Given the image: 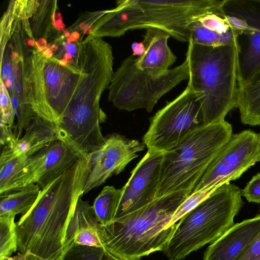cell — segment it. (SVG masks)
Here are the masks:
<instances>
[{
  "label": "cell",
  "mask_w": 260,
  "mask_h": 260,
  "mask_svg": "<svg viewBox=\"0 0 260 260\" xmlns=\"http://www.w3.org/2000/svg\"><path fill=\"white\" fill-rule=\"evenodd\" d=\"M90 169L81 157L41 189L31 208L16 222L17 251L25 260H62L68 225Z\"/></svg>",
  "instance_id": "cell-1"
},
{
  "label": "cell",
  "mask_w": 260,
  "mask_h": 260,
  "mask_svg": "<svg viewBox=\"0 0 260 260\" xmlns=\"http://www.w3.org/2000/svg\"><path fill=\"white\" fill-rule=\"evenodd\" d=\"M239 38L216 47L188 42L185 58L189 70L188 84L201 104L204 125L224 120L230 111L237 107Z\"/></svg>",
  "instance_id": "cell-2"
},
{
  "label": "cell",
  "mask_w": 260,
  "mask_h": 260,
  "mask_svg": "<svg viewBox=\"0 0 260 260\" xmlns=\"http://www.w3.org/2000/svg\"><path fill=\"white\" fill-rule=\"evenodd\" d=\"M189 196L185 190L169 193L110 224L101 225L102 247L119 260H141L154 252L162 251L177 222L165 229Z\"/></svg>",
  "instance_id": "cell-3"
},
{
  "label": "cell",
  "mask_w": 260,
  "mask_h": 260,
  "mask_svg": "<svg viewBox=\"0 0 260 260\" xmlns=\"http://www.w3.org/2000/svg\"><path fill=\"white\" fill-rule=\"evenodd\" d=\"M241 191L234 184L224 183L180 218L162 251L168 260L184 259L230 229L244 205Z\"/></svg>",
  "instance_id": "cell-4"
},
{
  "label": "cell",
  "mask_w": 260,
  "mask_h": 260,
  "mask_svg": "<svg viewBox=\"0 0 260 260\" xmlns=\"http://www.w3.org/2000/svg\"><path fill=\"white\" fill-rule=\"evenodd\" d=\"M232 135V125L224 120L203 126L165 152L155 199L180 190L190 194Z\"/></svg>",
  "instance_id": "cell-5"
},
{
  "label": "cell",
  "mask_w": 260,
  "mask_h": 260,
  "mask_svg": "<svg viewBox=\"0 0 260 260\" xmlns=\"http://www.w3.org/2000/svg\"><path fill=\"white\" fill-rule=\"evenodd\" d=\"M26 95L38 117L57 127L71 100L80 70L76 60L62 65L54 57H46L38 51L27 61Z\"/></svg>",
  "instance_id": "cell-6"
},
{
  "label": "cell",
  "mask_w": 260,
  "mask_h": 260,
  "mask_svg": "<svg viewBox=\"0 0 260 260\" xmlns=\"http://www.w3.org/2000/svg\"><path fill=\"white\" fill-rule=\"evenodd\" d=\"M132 54L114 72L109 85L108 100L120 110L144 109L150 112L158 101L183 81L188 79L185 59L180 65L156 75L139 69Z\"/></svg>",
  "instance_id": "cell-7"
},
{
  "label": "cell",
  "mask_w": 260,
  "mask_h": 260,
  "mask_svg": "<svg viewBox=\"0 0 260 260\" xmlns=\"http://www.w3.org/2000/svg\"><path fill=\"white\" fill-rule=\"evenodd\" d=\"M203 124L201 104L189 84L150 119L142 138L148 149L166 152Z\"/></svg>",
  "instance_id": "cell-8"
},
{
  "label": "cell",
  "mask_w": 260,
  "mask_h": 260,
  "mask_svg": "<svg viewBox=\"0 0 260 260\" xmlns=\"http://www.w3.org/2000/svg\"><path fill=\"white\" fill-rule=\"evenodd\" d=\"M226 0H134L140 11V29L155 27L180 42H188L189 26L201 17H224Z\"/></svg>",
  "instance_id": "cell-9"
},
{
  "label": "cell",
  "mask_w": 260,
  "mask_h": 260,
  "mask_svg": "<svg viewBox=\"0 0 260 260\" xmlns=\"http://www.w3.org/2000/svg\"><path fill=\"white\" fill-rule=\"evenodd\" d=\"M259 161L258 134L245 130L232 135L208 165L189 196L216 184L236 180Z\"/></svg>",
  "instance_id": "cell-10"
},
{
  "label": "cell",
  "mask_w": 260,
  "mask_h": 260,
  "mask_svg": "<svg viewBox=\"0 0 260 260\" xmlns=\"http://www.w3.org/2000/svg\"><path fill=\"white\" fill-rule=\"evenodd\" d=\"M82 157L65 141L55 140L27 158L10 190L32 184L42 189Z\"/></svg>",
  "instance_id": "cell-11"
},
{
  "label": "cell",
  "mask_w": 260,
  "mask_h": 260,
  "mask_svg": "<svg viewBox=\"0 0 260 260\" xmlns=\"http://www.w3.org/2000/svg\"><path fill=\"white\" fill-rule=\"evenodd\" d=\"M164 153L148 149L133 170L128 181L122 187L123 193L114 222L155 199Z\"/></svg>",
  "instance_id": "cell-12"
},
{
  "label": "cell",
  "mask_w": 260,
  "mask_h": 260,
  "mask_svg": "<svg viewBox=\"0 0 260 260\" xmlns=\"http://www.w3.org/2000/svg\"><path fill=\"white\" fill-rule=\"evenodd\" d=\"M223 10L248 26L242 33L246 42L239 55L238 85L251 83L260 78V1L226 0Z\"/></svg>",
  "instance_id": "cell-13"
},
{
  "label": "cell",
  "mask_w": 260,
  "mask_h": 260,
  "mask_svg": "<svg viewBox=\"0 0 260 260\" xmlns=\"http://www.w3.org/2000/svg\"><path fill=\"white\" fill-rule=\"evenodd\" d=\"M145 145L136 140L118 135L106 138L104 145L89 156L90 172L83 189L84 193L104 183L113 175L119 174Z\"/></svg>",
  "instance_id": "cell-14"
},
{
  "label": "cell",
  "mask_w": 260,
  "mask_h": 260,
  "mask_svg": "<svg viewBox=\"0 0 260 260\" xmlns=\"http://www.w3.org/2000/svg\"><path fill=\"white\" fill-rule=\"evenodd\" d=\"M260 232V214L234 224L213 242L204 253L203 260H237Z\"/></svg>",
  "instance_id": "cell-15"
},
{
  "label": "cell",
  "mask_w": 260,
  "mask_h": 260,
  "mask_svg": "<svg viewBox=\"0 0 260 260\" xmlns=\"http://www.w3.org/2000/svg\"><path fill=\"white\" fill-rule=\"evenodd\" d=\"M101 224L92 206L80 197L69 222L64 242V254L77 246L102 247L99 237Z\"/></svg>",
  "instance_id": "cell-16"
},
{
  "label": "cell",
  "mask_w": 260,
  "mask_h": 260,
  "mask_svg": "<svg viewBox=\"0 0 260 260\" xmlns=\"http://www.w3.org/2000/svg\"><path fill=\"white\" fill-rule=\"evenodd\" d=\"M145 29L142 41L145 52L137 58V66L150 74H162L170 70L177 59L168 45L171 36L165 30L157 27H148Z\"/></svg>",
  "instance_id": "cell-17"
},
{
  "label": "cell",
  "mask_w": 260,
  "mask_h": 260,
  "mask_svg": "<svg viewBox=\"0 0 260 260\" xmlns=\"http://www.w3.org/2000/svg\"><path fill=\"white\" fill-rule=\"evenodd\" d=\"M58 139L56 125L37 117L26 128L23 136L11 146L2 149L0 161L23 154L29 157Z\"/></svg>",
  "instance_id": "cell-18"
},
{
  "label": "cell",
  "mask_w": 260,
  "mask_h": 260,
  "mask_svg": "<svg viewBox=\"0 0 260 260\" xmlns=\"http://www.w3.org/2000/svg\"><path fill=\"white\" fill-rule=\"evenodd\" d=\"M138 11L132 0L117 2L115 8L103 12L89 38L119 37L138 29Z\"/></svg>",
  "instance_id": "cell-19"
},
{
  "label": "cell",
  "mask_w": 260,
  "mask_h": 260,
  "mask_svg": "<svg viewBox=\"0 0 260 260\" xmlns=\"http://www.w3.org/2000/svg\"><path fill=\"white\" fill-rule=\"evenodd\" d=\"M40 190L38 185L32 184L0 193V216L24 215L35 203Z\"/></svg>",
  "instance_id": "cell-20"
},
{
  "label": "cell",
  "mask_w": 260,
  "mask_h": 260,
  "mask_svg": "<svg viewBox=\"0 0 260 260\" xmlns=\"http://www.w3.org/2000/svg\"><path fill=\"white\" fill-rule=\"evenodd\" d=\"M237 107L243 124L260 125V78L238 85Z\"/></svg>",
  "instance_id": "cell-21"
},
{
  "label": "cell",
  "mask_w": 260,
  "mask_h": 260,
  "mask_svg": "<svg viewBox=\"0 0 260 260\" xmlns=\"http://www.w3.org/2000/svg\"><path fill=\"white\" fill-rule=\"evenodd\" d=\"M123 193V188L106 186L94 200L92 205L96 217L101 225L114 222Z\"/></svg>",
  "instance_id": "cell-22"
},
{
  "label": "cell",
  "mask_w": 260,
  "mask_h": 260,
  "mask_svg": "<svg viewBox=\"0 0 260 260\" xmlns=\"http://www.w3.org/2000/svg\"><path fill=\"white\" fill-rule=\"evenodd\" d=\"M188 29V42L208 46L228 44L242 35L241 32L232 27L225 33L217 34L202 26L196 21L189 25Z\"/></svg>",
  "instance_id": "cell-23"
},
{
  "label": "cell",
  "mask_w": 260,
  "mask_h": 260,
  "mask_svg": "<svg viewBox=\"0 0 260 260\" xmlns=\"http://www.w3.org/2000/svg\"><path fill=\"white\" fill-rule=\"evenodd\" d=\"M15 217L0 216V260H6L17 251Z\"/></svg>",
  "instance_id": "cell-24"
},
{
  "label": "cell",
  "mask_w": 260,
  "mask_h": 260,
  "mask_svg": "<svg viewBox=\"0 0 260 260\" xmlns=\"http://www.w3.org/2000/svg\"><path fill=\"white\" fill-rule=\"evenodd\" d=\"M28 158L23 154L0 161V193L10 190Z\"/></svg>",
  "instance_id": "cell-25"
},
{
  "label": "cell",
  "mask_w": 260,
  "mask_h": 260,
  "mask_svg": "<svg viewBox=\"0 0 260 260\" xmlns=\"http://www.w3.org/2000/svg\"><path fill=\"white\" fill-rule=\"evenodd\" d=\"M223 184L224 183L216 184L211 187L203 188L189 196L173 214L170 221L165 229H168L177 222L184 215L196 208Z\"/></svg>",
  "instance_id": "cell-26"
},
{
  "label": "cell",
  "mask_w": 260,
  "mask_h": 260,
  "mask_svg": "<svg viewBox=\"0 0 260 260\" xmlns=\"http://www.w3.org/2000/svg\"><path fill=\"white\" fill-rule=\"evenodd\" d=\"M62 260H119L103 247L77 245L71 247Z\"/></svg>",
  "instance_id": "cell-27"
},
{
  "label": "cell",
  "mask_w": 260,
  "mask_h": 260,
  "mask_svg": "<svg viewBox=\"0 0 260 260\" xmlns=\"http://www.w3.org/2000/svg\"><path fill=\"white\" fill-rule=\"evenodd\" d=\"M196 22L205 28L220 34L227 32L231 27L222 17L216 14L204 16Z\"/></svg>",
  "instance_id": "cell-28"
},
{
  "label": "cell",
  "mask_w": 260,
  "mask_h": 260,
  "mask_svg": "<svg viewBox=\"0 0 260 260\" xmlns=\"http://www.w3.org/2000/svg\"><path fill=\"white\" fill-rule=\"evenodd\" d=\"M241 192L249 202L260 204V173L253 176Z\"/></svg>",
  "instance_id": "cell-29"
},
{
  "label": "cell",
  "mask_w": 260,
  "mask_h": 260,
  "mask_svg": "<svg viewBox=\"0 0 260 260\" xmlns=\"http://www.w3.org/2000/svg\"><path fill=\"white\" fill-rule=\"evenodd\" d=\"M237 260H260V232L254 241Z\"/></svg>",
  "instance_id": "cell-30"
},
{
  "label": "cell",
  "mask_w": 260,
  "mask_h": 260,
  "mask_svg": "<svg viewBox=\"0 0 260 260\" xmlns=\"http://www.w3.org/2000/svg\"><path fill=\"white\" fill-rule=\"evenodd\" d=\"M131 47L132 54L137 57L142 56L145 52V47L143 42H134Z\"/></svg>",
  "instance_id": "cell-31"
},
{
  "label": "cell",
  "mask_w": 260,
  "mask_h": 260,
  "mask_svg": "<svg viewBox=\"0 0 260 260\" xmlns=\"http://www.w3.org/2000/svg\"><path fill=\"white\" fill-rule=\"evenodd\" d=\"M66 50L69 55L75 56L78 52L77 46L73 43H70L66 46Z\"/></svg>",
  "instance_id": "cell-32"
},
{
  "label": "cell",
  "mask_w": 260,
  "mask_h": 260,
  "mask_svg": "<svg viewBox=\"0 0 260 260\" xmlns=\"http://www.w3.org/2000/svg\"><path fill=\"white\" fill-rule=\"evenodd\" d=\"M6 260H25L23 255L19 252L17 253V254L11 256Z\"/></svg>",
  "instance_id": "cell-33"
},
{
  "label": "cell",
  "mask_w": 260,
  "mask_h": 260,
  "mask_svg": "<svg viewBox=\"0 0 260 260\" xmlns=\"http://www.w3.org/2000/svg\"><path fill=\"white\" fill-rule=\"evenodd\" d=\"M258 135L259 139H260V133L258 134Z\"/></svg>",
  "instance_id": "cell-34"
}]
</instances>
